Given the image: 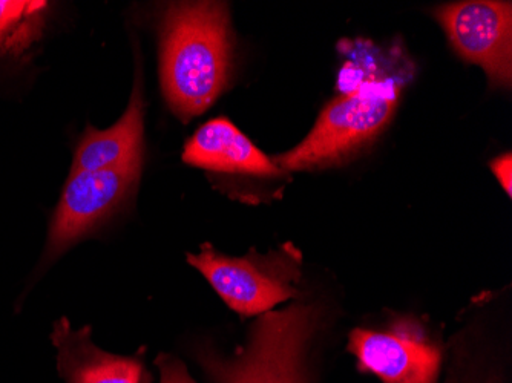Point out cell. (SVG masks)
<instances>
[{
    "label": "cell",
    "mask_w": 512,
    "mask_h": 383,
    "mask_svg": "<svg viewBox=\"0 0 512 383\" xmlns=\"http://www.w3.org/2000/svg\"><path fill=\"white\" fill-rule=\"evenodd\" d=\"M232 30L221 2H180L166 8L160 31V80L181 122L203 114L229 83Z\"/></svg>",
    "instance_id": "1"
},
{
    "label": "cell",
    "mask_w": 512,
    "mask_h": 383,
    "mask_svg": "<svg viewBox=\"0 0 512 383\" xmlns=\"http://www.w3.org/2000/svg\"><path fill=\"white\" fill-rule=\"evenodd\" d=\"M319 318L321 310L306 302L267 311L253 325L246 347L230 357L204 348L201 367L214 383H306L304 354Z\"/></svg>",
    "instance_id": "2"
},
{
    "label": "cell",
    "mask_w": 512,
    "mask_h": 383,
    "mask_svg": "<svg viewBox=\"0 0 512 383\" xmlns=\"http://www.w3.org/2000/svg\"><path fill=\"white\" fill-rule=\"evenodd\" d=\"M398 105V89L385 83H362L333 100L310 134L286 154L273 158L284 172L333 166L378 137Z\"/></svg>",
    "instance_id": "3"
},
{
    "label": "cell",
    "mask_w": 512,
    "mask_h": 383,
    "mask_svg": "<svg viewBox=\"0 0 512 383\" xmlns=\"http://www.w3.org/2000/svg\"><path fill=\"white\" fill-rule=\"evenodd\" d=\"M188 262L241 318L264 315L298 295L302 256L290 243L267 253L252 250L241 258L204 244L197 255L189 253Z\"/></svg>",
    "instance_id": "4"
},
{
    "label": "cell",
    "mask_w": 512,
    "mask_h": 383,
    "mask_svg": "<svg viewBox=\"0 0 512 383\" xmlns=\"http://www.w3.org/2000/svg\"><path fill=\"white\" fill-rule=\"evenodd\" d=\"M142 171L143 166L71 171L51 218L43 264H53L122 212L137 195Z\"/></svg>",
    "instance_id": "5"
},
{
    "label": "cell",
    "mask_w": 512,
    "mask_h": 383,
    "mask_svg": "<svg viewBox=\"0 0 512 383\" xmlns=\"http://www.w3.org/2000/svg\"><path fill=\"white\" fill-rule=\"evenodd\" d=\"M457 54L482 66L491 82L511 85L512 7L511 2L468 0L436 10Z\"/></svg>",
    "instance_id": "6"
},
{
    "label": "cell",
    "mask_w": 512,
    "mask_h": 383,
    "mask_svg": "<svg viewBox=\"0 0 512 383\" xmlns=\"http://www.w3.org/2000/svg\"><path fill=\"white\" fill-rule=\"evenodd\" d=\"M350 351L384 383H434L442 361L439 348L410 325L385 333L355 330Z\"/></svg>",
    "instance_id": "7"
},
{
    "label": "cell",
    "mask_w": 512,
    "mask_h": 383,
    "mask_svg": "<svg viewBox=\"0 0 512 383\" xmlns=\"http://www.w3.org/2000/svg\"><path fill=\"white\" fill-rule=\"evenodd\" d=\"M51 342L57 368L66 383H151L143 350L135 356L108 353L92 342L91 327L74 328L66 318L56 321Z\"/></svg>",
    "instance_id": "8"
},
{
    "label": "cell",
    "mask_w": 512,
    "mask_h": 383,
    "mask_svg": "<svg viewBox=\"0 0 512 383\" xmlns=\"http://www.w3.org/2000/svg\"><path fill=\"white\" fill-rule=\"evenodd\" d=\"M183 161L214 174L266 180L286 175L227 118H214L197 129L184 146Z\"/></svg>",
    "instance_id": "9"
},
{
    "label": "cell",
    "mask_w": 512,
    "mask_h": 383,
    "mask_svg": "<svg viewBox=\"0 0 512 383\" xmlns=\"http://www.w3.org/2000/svg\"><path fill=\"white\" fill-rule=\"evenodd\" d=\"M145 163V100L137 68L128 108L111 128L86 126L74 151L71 171H105Z\"/></svg>",
    "instance_id": "10"
},
{
    "label": "cell",
    "mask_w": 512,
    "mask_h": 383,
    "mask_svg": "<svg viewBox=\"0 0 512 383\" xmlns=\"http://www.w3.org/2000/svg\"><path fill=\"white\" fill-rule=\"evenodd\" d=\"M48 13V2L0 0V60L25 56L42 37Z\"/></svg>",
    "instance_id": "11"
},
{
    "label": "cell",
    "mask_w": 512,
    "mask_h": 383,
    "mask_svg": "<svg viewBox=\"0 0 512 383\" xmlns=\"http://www.w3.org/2000/svg\"><path fill=\"white\" fill-rule=\"evenodd\" d=\"M491 169L496 174L500 186L505 189L508 197L512 194V157L511 154L502 155L491 163Z\"/></svg>",
    "instance_id": "12"
}]
</instances>
